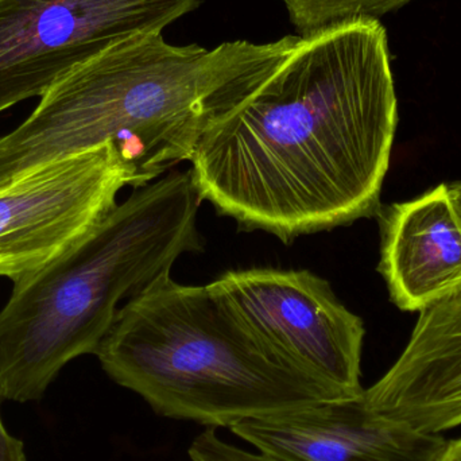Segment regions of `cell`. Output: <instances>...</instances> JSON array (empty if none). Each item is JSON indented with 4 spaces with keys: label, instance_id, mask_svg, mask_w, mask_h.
<instances>
[{
    "label": "cell",
    "instance_id": "obj_4",
    "mask_svg": "<svg viewBox=\"0 0 461 461\" xmlns=\"http://www.w3.org/2000/svg\"><path fill=\"white\" fill-rule=\"evenodd\" d=\"M96 357L159 416L205 427L339 398L263 346L208 285L170 276L122 305Z\"/></svg>",
    "mask_w": 461,
    "mask_h": 461
},
{
    "label": "cell",
    "instance_id": "obj_14",
    "mask_svg": "<svg viewBox=\"0 0 461 461\" xmlns=\"http://www.w3.org/2000/svg\"><path fill=\"white\" fill-rule=\"evenodd\" d=\"M438 461H461V438L448 441Z\"/></svg>",
    "mask_w": 461,
    "mask_h": 461
},
{
    "label": "cell",
    "instance_id": "obj_5",
    "mask_svg": "<svg viewBox=\"0 0 461 461\" xmlns=\"http://www.w3.org/2000/svg\"><path fill=\"white\" fill-rule=\"evenodd\" d=\"M216 300L263 346L339 398L359 397L366 328L308 270H233L208 284Z\"/></svg>",
    "mask_w": 461,
    "mask_h": 461
},
{
    "label": "cell",
    "instance_id": "obj_9",
    "mask_svg": "<svg viewBox=\"0 0 461 461\" xmlns=\"http://www.w3.org/2000/svg\"><path fill=\"white\" fill-rule=\"evenodd\" d=\"M365 398L420 432L461 425V287L420 313L402 354Z\"/></svg>",
    "mask_w": 461,
    "mask_h": 461
},
{
    "label": "cell",
    "instance_id": "obj_12",
    "mask_svg": "<svg viewBox=\"0 0 461 461\" xmlns=\"http://www.w3.org/2000/svg\"><path fill=\"white\" fill-rule=\"evenodd\" d=\"M188 455L192 461H278L259 452L238 448L219 438L213 429L197 436L189 447Z\"/></svg>",
    "mask_w": 461,
    "mask_h": 461
},
{
    "label": "cell",
    "instance_id": "obj_15",
    "mask_svg": "<svg viewBox=\"0 0 461 461\" xmlns=\"http://www.w3.org/2000/svg\"><path fill=\"white\" fill-rule=\"evenodd\" d=\"M448 192L449 196H451L452 204H454L455 211H456L461 221V180L449 184Z\"/></svg>",
    "mask_w": 461,
    "mask_h": 461
},
{
    "label": "cell",
    "instance_id": "obj_6",
    "mask_svg": "<svg viewBox=\"0 0 461 461\" xmlns=\"http://www.w3.org/2000/svg\"><path fill=\"white\" fill-rule=\"evenodd\" d=\"M203 0H0V113L41 97L119 41L162 32Z\"/></svg>",
    "mask_w": 461,
    "mask_h": 461
},
{
    "label": "cell",
    "instance_id": "obj_3",
    "mask_svg": "<svg viewBox=\"0 0 461 461\" xmlns=\"http://www.w3.org/2000/svg\"><path fill=\"white\" fill-rule=\"evenodd\" d=\"M202 203L191 169L170 170L134 189L64 257L14 285L0 311L3 400H41L68 363L96 355L121 303L203 249Z\"/></svg>",
    "mask_w": 461,
    "mask_h": 461
},
{
    "label": "cell",
    "instance_id": "obj_7",
    "mask_svg": "<svg viewBox=\"0 0 461 461\" xmlns=\"http://www.w3.org/2000/svg\"><path fill=\"white\" fill-rule=\"evenodd\" d=\"M134 180L113 143L73 154L0 189V278L21 284L75 249Z\"/></svg>",
    "mask_w": 461,
    "mask_h": 461
},
{
    "label": "cell",
    "instance_id": "obj_8",
    "mask_svg": "<svg viewBox=\"0 0 461 461\" xmlns=\"http://www.w3.org/2000/svg\"><path fill=\"white\" fill-rule=\"evenodd\" d=\"M230 430L278 461H438L448 443L382 416L365 393L246 420Z\"/></svg>",
    "mask_w": 461,
    "mask_h": 461
},
{
    "label": "cell",
    "instance_id": "obj_10",
    "mask_svg": "<svg viewBox=\"0 0 461 461\" xmlns=\"http://www.w3.org/2000/svg\"><path fill=\"white\" fill-rule=\"evenodd\" d=\"M381 224L379 273L393 303L420 312L461 287V221L448 185L376 213Z\"/></svg>",
    "mask_w": 461,
    "mask_h": 461
},
{
    "label": "cell",
    "instance_id": "obj_1",
    "mask_svg": "<svg viewBox=\"0 0 461 461\" xmlns=\"http://www.w3.org/2000/svg\"><path fill=\"white\" fill-rule=\"evenodd\" d=\"M398 126L386 29L355 19L303 38L191 158L203 202L290 243L381 210Z\"/></svg>",
    "mask_w": 461,
    "mask_h": 461
},
{
    "label": "cell",
    "instance_id": "obj_13",
    "mask_svg": "<svg viewBox=\"0 0 461 461\" xmlns=\"http://www.w3.org/2000/svg\"><path fill=\"white\" fill-rule=\"evenodd\" d=\"M2 400L0 395V402ZM0 461H26L23 443L7 432L3 425L2 416H0Z\"/></svg>",
    "mask_w": 461,
    "mask_h": 461
},
{
    "label": "cell",
    "instance_id": "obj_11",
    "mask_svg": "<svg viewBox=\"0 0 461 461\" xmlns=\"http://www.w3.org/2000/svg\"><path fill=\"white\" fill-rule=\"evenodd\" d=\"M298 35L305 38L355 19H378L414 0H281Z\"/></svg>",
    "mask_w": 461,
    "mask_h": 461
},
{
    "label": "cell",
    "instance_id": "obj_2",
    "mask_svg": "<svg viewBox=\"0 0 461 461\" xmlns=\"http://www.w3.org/2000/svg\"><path fill=\"white\" fill-rule=\"evenodd\" d=\"M173 45L140 34L72 68L35 110L0 138V189L51 162L113 143L134 189L191 161L200 138L252 96L300 45Z\"/></svg>",
    "mask_w": 461,
    "mask_h": 461
}]
</instances>
